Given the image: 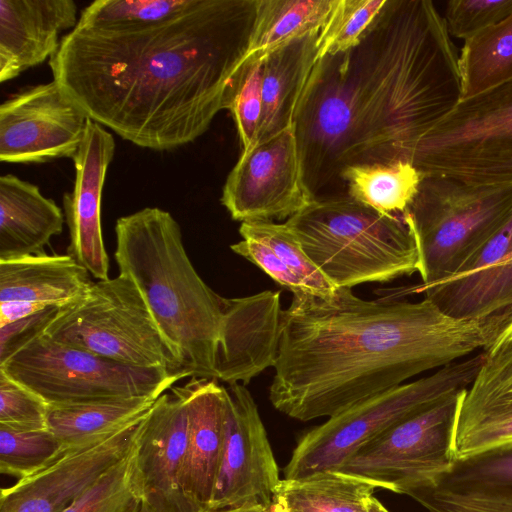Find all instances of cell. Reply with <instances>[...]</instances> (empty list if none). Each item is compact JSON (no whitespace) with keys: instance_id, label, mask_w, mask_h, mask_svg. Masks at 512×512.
<instances>
[{"instance_id":"cell-14","label":"cell","mask_w":512,"mask_h":512,"mask_svg":"<svg viewBox=\"0 0 512 512\" xmlns=\"http://www.w3.org/2000/svg\"><path fill=\"white\" fill-rule=\"evenodd\" d=\"M88 120L54 80L24 90L0 106V160L29 164L73 159Z\"/></svg>"},{"instance_id":"cell-36","label":"cell","mask_w":512,"mask_h":512,"mask_svg":"<svg viewBox=\"0 0 512 512\" xmlns=\"http://www.w3.org/2000/svg\"><path fill=\"white\" fill-rule=\"evenodd\" d=\"M49 404L0 370V425L20 430H46Z\"/></svg>"},{"instance_id":"cell-16","label":"cell","mask_w":512,"mask_h":512,"mask_svg":"<svg viewBox=\"0 0 512 512\" xmlns=\"http://www.w3.org/2000/svg\"><path fill=\"white\" fill-rule=\"evenodd\" d=\"M140 421L94 446L66 452L39 472L2 488L0 512H64L128 455Z\"/></svg>"},{"instance_id":"cell-21","label":"cell","mask_w":512,"mask_h":512,"mask_svg":"<svg viewBox=\"0 0 512 512\" xmlns=\"http://www.w3.org/2000/svg\"><path fill=\"white\" fill-rule=\"evenodd\" d=\"M239 233L242 240L232 244L231 250L293 294L327 298L337 291L338 288L310 260L285 222H242Z\"/></svg>"},{"instance_id":"cell-43","label":"cell","mask_w":512,"mask_h":512,"mask_svg":"<svg viewBox=\"0 0 512 512\" xmlns=\"http://www.w3.org/2000/svg\"><path fill=\"white\" fill-rule=\"evenodd\" d=\"M260 508L261 507L241 508V509H227V510L209 511V512H259Z\"/></svg>"},{"instance_id":"cell-40","label":"cell","mask_w":512,"mask_h":512,"mask_svg":"<svg viewBox=\"0 0 512 512\" xmlns=\"http://www.w3.org/2000/svg\"><path fill=\"white\" fill-rule=\"evenodd\" d=\"M48 307L51 306L31 302L0 303V327L36 314Z\"/></svg>"},{"instance_id":"cell-22","label":"cell","mask_w":512,"mask_h":512,"mask_svg":"<svg viewBox=\"0 0 512 512\" xmlns=\"http://www.w3.org/2000/svg\"><path fill=\"white\" fill-rule=\"evenodd\" d=\"M65 215L38 186L19 177H0V260L45 254L61 234Z\"/></svg>"},{"instance_id":"cell-39","label":"cell","mask_w":512,"mask_h":512,"mask_svg":"<svg viewBox=\"0 0 512 512\" xmlns=\"http://www.w3.org/2000/svg\"><path fill=\"white\" fill-rule=\"evenodd\" d=\"M58 309L59 306H51L36 314L1 326L0 364L32 339L45 332Z\"/></svg>"},{"instance_id":"cell-13","label":"cell","mask_w":512,"mask_h":512,"mask_svg":"<svg viewBox=\"0 0 512 512\" xmlns=\"http://www.w3.org/2000/svg\"><path fill=\"white\" fill-rule=\"evenodd\" d=\"M224 447L209 511L269 508L281 481L258 412L244 384L225 386Z\"/></svg>"},{"instance_id":"cell-32","label":"cell","mask_w":512,"mask_h":512,"mask_svg":"<svg viewBox=\"0 0 512 512\" xmlns=\"http://www.w3.org/2000/svg\"><path fill=\"white\" fill-rule=\"evenodd\" d=\"M195 0H97L82 10L77 25L85 27L140 26L173 17Z\"/></svg>"},{"instance_id":"cell-12","label":"cell","mask_w":512,"mask_h":512,"mask_svg":"<svg viewBox=\"0 0 512 512\" xmlns=\"http://www.w3.org/2000/svg\"><path fill=\"white\" fill-rule=\"evenodd\" d=\"M312 201L295 124L242 151L221 196L231 218L241 223L289 219Z\"/></svg>"},{"instance_id":"cell-9","label":"cell","mask_w":512,"mask_h":512,"mask_svg":"<svg viewBox=\"0 0 512 512\" xmlns=\"http://www.w3.org/2000/svg\"><path fill=\"white\" fill-rule=\"evenodd\" d=\"M412 164L424 176L512 185V79L461 99L424 137Z\"/></svg>"},{"instance_id":"cell-38","label":"cell","mask_w":512,"mask_h":512,"mask_svg":"<svg viewBox=\"0 0 512 512\" xmlns=\"http://www.w3.org/2000/svg\"><path fill=\"white\" fill-rule=\"evenodd\" d=\"M512 14V0H451L445 9L450 36L467 40Z\"/></svg>"},{"instance_id":"cell-6","label":"cell","mask_w":512,"mask_h":512,"mask_svg":"<svg viewBox=\"0 0 512 512\" xmlns=\"http://www.w3.org/2000/svg\"><path fill=\"white\" fill-rule=\"evenodd\" d=\"M512 215V185L481 186L443 176H424L403 218L411 228L421 259L424 290L456 273Z\"/></svg>"},{"instance_id":"cell-41","label":"cell","mask_w":512,"mask_h":512,"mask_svg":"<svg viewBox=\"0 0 512 512\" xmlns=\"http://www.w3.org/2000/svg\"><path fill=\"white\" fill-rule=\"evenodd\" d=\"M368 510L369 512H389L383 504L374 498L373 496L370 498L368 502Z\"/></svg>"},{"instance_id":"cell-3","label":"cell","mask_w":512,"mask_h":512,"mask_svg":"<svg viewBox=\"0 0 512 512\" xmlns=\"http://www.w3.org/2000/svg\"><path fill=\"white\" fill-rule=\"evenodd\" d=\"M512 308L474 318L416 302L364 300L350 288L331 297L293 294L282 310L269 399L299 420L333 417L427 371L490 349Z\"/></svg>"},{"instance_id":"cell-42","label":"cell","mask_w":512,"mask_h":512,"mask_svg":"<svg viewBox=\"0 0 512 512\" xmlns=\"http://www.w3.org/2000/svg\"><path fill=\"white\" fill-rule=\"evenodd\" d=\"M509 340H512V317H511V320H510L507 328L504 330V332L502 333V335L500 336V338L498 339V341L496 343L503 342V341H509Z\"/></svg>"},{"instance_id":"cell-34","label":"cell","mask_w":512,"mask_h":512,"mask_svg":"<svg viewBox=\"0 0 512 512\" xmlns=\"http://www.w3.org/2000/svg\"><path fill=\"white\" fill-rule=\"evenodd\" d=\"M385 3L386 0H338L329 21L320 31L319 57L354 47Z\"/></svg>"},{"instance_id":"cell-37","label":"cell","mask_w":512,"mask_h":512,"mask_svg":"<svg viewBox=\"0 0 512 512\" xmlns=\"http://www.w3.org/2000/svg\"><path fill=\"white\" fill-rule=\"evenodd\" d=\"M428 512H512V494L426 487L407 494Z\"/></svg>"},{"instance_id":"cell-33","label":"cell","mask_w":512,"mask_h":512,"mask_svg":"<svg viewBox=\"0 0 512 512\" xmlns=\"http://www.w3.org/2000/svg\"><path fill=\"white\" fill-rule=\"evenodd\" d=\"M264 57H249L236 74L227 110L233 116L242 151L255 145L263 110Z\"/></svg>"},{"instance_id":"cell-5","label":"cell","mask_w":512,"mask_h":512,"mask_svg":"<svg viewBox=\"0 0 512 512\" xmlns=\"http://www.w3.org/2000/svg\"><path fill=\"white\" fill-rule=\"evenodd\" d=\"M285 223L337 288L390 282L421 272L417 242L403 216L338 197L314 200Z\"/></svg>"},{"instance_id":"cell-7","label":"cell","mask_w":512,"mask_h":512,"mask_svg":"<svg viewBox=\"0 0 512 512\" xmlns=\"http://www.w3.org/2000/svg\"><path fill=\"white\" fill-rule=\"evenodd\" d=\"M45 333L120 364L186 378L139 288L121 274L93 282L83 296L59 307Z\"/></svg>"},{"instance_id":"cell-28","label":"cell","mask_w":512,"mask_h":512,"mask_svg":"<svg viewBox=\"0 0 512 512\" xmlns=\"http://www.w3.org/2000/svg\"><path fill=\"white\" fill-rule=\"evenodd\" d=\"M424 175L409 162L354 165L341 175L347 196L380 213L403 216Z\"/></svg>"},{"instance_id":"cell-31","label":"cell","mask_w":512,"mask_h":512,"mask_svg":"<svg viewBox=\"0 0 512 512\" xmlns=\"http://www.w3.org/2000/svg\"><path fill=\"white\" fill-rule=\"evenodd\" d=\"M433 487L512 494V447L455 461L452 469Z\"/></svg>"},{"instance_id":"cell-35","label":"cell","mask_w":512,"mask_h":512,"mask_svg":"<svg viewBox=\"0 0 512 512\" xmlns=\"http://www.w3.org/2000/svg\"><path fill=\"white\" fill-rule=\"evenodd\" d=\"M64 512H140V500L130 482L128 455Z\"/></svg>"},{"instance_id":"cell-25","label":"cell","mask_w":512,"mask_h":512,"mask_svg":"<svg viewBox=\"0 0 512 512\" xmlns=\"http://www.w3.org/2000/svg\"><path fill=\"white\" fill-rule=\"evenodd\" d=\"M157 398L141 396L49 405L48 428L64 453L84 449L140 421Z\"/></svg>"},{"instance_id":"cell-10","label":"cell","mask_w":512,"mask_h":512,"mask_svg":"<svg viewBox=\"0 0 512 512\" xmlns=\"http://www.w3.org/2000/svg\"><path fill=\"white\" fill-rule=\"evenodd\" d=\"M0 370L49 405L159 397L185 378L165 369L120 364L56 341L45 332L1 363Z\"/></svg>"},{"instance_id":"cell-29","label":"cell","mask_w":512,"mask_h":512,"mask_svg":"<svg viewBox=\"0 0 512 512\" xmlns=\"http://www.w3.org/2000/svg\"><path fill=\"white\" fill-rule=\"evenodd\" d=\"M461 99L512 79V14L465 40L458 57Z\"/></svg>"},{"instance_id":"cell-8","label":"cell","mask_w":512,"mask_h":512,"mask_svg":"<svg viewBox=\"0 0 512 512\" xmlns=\"http://www.w3.org/2000/svg\"><path fill=\"white\" fill-rule=\"evenodd\" d=\"M486 351L446 365L328 418L306 433L284 469L287 480L336 470L360 445L391 425L466 389Z\"/></svg>"},{"instance_id":"cell-26","label":"cell","mask_w":512,"mask_h":512,"mask_svg":"<svg viewBox=\"0 0 512 512\" xmlns=\"http://www.w3.org/2000/svg\"><path fill=\"white\" fill-rule=\"evenodd\" d=\"M377 487L338 471H322L302 479L280 481L273 505L278 512H369Z\"/></svg>"},{"instance_id":"cell-1","label":"cell","mask_w":512,"mask_h":512,"mask_svg":"<svg viewBox=\"0 0 512 512\" xmlns=\"http://www.w3.org/2000/svg\"><path fill=\"white\" fill-rule=\"evenodd\" d=\"M462 97L458 56L430 0H386L359 42L321 57L294 124L313 200L348 197L354 165L412 164Z\"/></svg>"},{"instance_id":"cell-15","label":"cell","mask_w":512,"mask_h":512,"mask_svg":"<svg viewBox=\"0 0 512 512\" xmlns=\"http://www.w3.org/2000/svg\"><path fill=\"white\" fill-rule=\"evenodd\" d=\"M187 433L186 405L173 391L159 396L138 423L128 466L140 512H196L181 486Z\"/></svg>"},{"instance_id":"cell-17","label":"cell","mask_w":512,"mask_h":512,"mask_svg":"<svg viewBox=\"0 0 512 512\" xmlns=\"http://www.w3.org/2000/svg\"><path fill=\"white\" fill-rule=\"evenodd\" d=\"M512 447V340L486 350L471 384L459 394L456 461Z\"/></svg>"},{"instance_id":"cell-19","label":"cell","mask_w":512,"mask_h":512,"mask_svg":"<svg viewBox=\"0 0 512 512\" xmlns=\"http://www.w3.org/2000/svg\"><path fill=\"white\" fill-rule=\"evenodd\" d=\"M170 390L184 400L188 416L181 486L196 512H209L224 447L225 386L215 379L192 378Z\"/></svg>"},{"instance_id":"cell-23","label":"cell","mask_w":512,"mask_h":512,"mask_svg":"<svg viewBox=\"0 0 512 512\" xmlns=\"http://www.w3.org/2000/svg\"><path fill=\"white\" fill-rule=\"evenodd\" d=\"M320 32L285 44L265 56L263 110L257 141L294 124L296 111L319 60Z\"/></svg>"},{"instance_id":"cell-11","label":"cell","mask_w":512,"mask_h":512,"mask_svg":"<svg viewBox=\"0 0 512 512\" xmlns=\"http://www.w3.org/2000/svg\"><path fill=\"white\" fill-rule=\"evenodd\" d=\"M459 393L391 425L360 445L334 471L395 493L437 485L453 467Z\"/></svg>"},{"instance_id":"cell-18","label":"cell","mask_w":512,"mask_h":512,"mask_svg":"<svg viewBox=\"0 0 512 512\" xmlns=\"http://www.w3.org/2000/svg\"><path fill=\"white\" fill-rule=\"evenodd\" d=\"M115 141L101 124L89 118L74 156L75 184L63 197L69 230L67 254L98 280L108 279L109 257L101 229V197Z\"/></svg>"},{"instance_id":"cell-20","label":"cell","mask_w":512,"mask_h":512,"mask_svg":"<svg viewBox=\"0 0 512 512\" xmlns=\"http://www.w3.org/2000/svg\"><path fill=\"white\" fill-rule=\"evenodd\" d=\"M77 23L73 0H0V82L51 58Z\"/></svg>"},{"instance_id":"cell-4","label":"cell","mask_w":512,"mask_h":512,"mask_svg":"<svg viewBox=\"0 0 512 512\" xmlns=\"http://www.w3.org/2000/svg\"><path fill=\"white\" fill-rule=\"evenodd\" d=\"M119 274L139 288L186 377L218 381L220 348L239 298H224L200 277L170 212L146 207L117 219Z\"/></svg>"},{"instance_id":"cell-2","label":"cell","mask_w":512,"mask_h":512,"mask_svg":"<svg viewBox=\"0 0 512 512\" xmlns=\"http://www.w3.org/2000/svg\"><path fill=\"white\" fill-rule=\"evenodd\" d=\"M257 0H195L140 26L76 25L50 58L53 80L87 116L139 147L172 150L227 109Z\"/></svg>"},{"instance_id":"cell-27","label":"cell","mask_w":512,"mask_h":512,"mask_svg":"<svg viewBox=\"0 0 512 512\" xmlns=\"http://www.w3.org/2000/svg\"><path fill=\"white\" fill-rule=\"evenodd\" d=\"M338 0H257L246 58L264 57L291 41L320 32Z\"/></svg>"},{"instance_id":"cell-30","label":"cell","mask_w":512,"mask_h":512,"mask_svg":"<svg viewBox=\"0 0 512 512\" xmlns=\"http://www.w3.org/2000/svg\"><path fill=\"white\" fill-rule=\"evenodd\" d=\"M49 430H20L0 425V472L19 479L31 476L64 455Z\"/></svg>"},{"instance_id":"cell-24","label":"cell","mask_w":512,"mask_h":512,"mask_svg":"<svg viewBox=\"0 0 512 512\" xmlns=\"http://www.w3.org/2000/svg\"><path fill=\"white\" fill-rule=\"evenodd\" d=\"M90 273L73 257L33 255L0 260V303L31 302L63 306L83 296Z\"/></svg>"}]
</instances>
